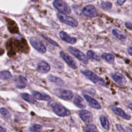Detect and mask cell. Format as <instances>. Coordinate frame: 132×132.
<instances>
[{
    "label": "cell",
    "instance_id": "obj_1",
    "mask_svg": "<svg viewBox=\"0 0 132 132\" xmlns=\"http://www.w3.org/2000/svg\"><path fill=\"white\" fill-rule=\"evenodd\" d=\"M48 105L52 108L53 112L59 117H64L71 114L70 111L59 103L52 101L49 103Z\"/></svg>",
    "mask_w": 132,
    "mask_h": 132
},
{
    "label": "cell",
    "instance_id": "obj_2",
    "mask_svg": "<svg viewBox=\"0 0 132 132\" xmlns=\"http://www.w3.org/2000/svg\"><path fill=\"white\" fill-rule=\"evenodd\" d=\"M80 72L84 75H85L88 79L90 80L94 84L100 85L103 87H107L106 83L104 79L98 76L94 72L88 70L82 71L81 70Z\"/></svg>",
    "mask_w": 132,
    "mask_h": 132
},
{
    "label": "cell",
    "instance_id": "obj_3",
    "mask_svg": "<svg viewBox=\"0 0 132 132\" xmlns=\"http://www.w3.org/2000/svg\"><path fill=\"white\" fill-rule=\"evenodd\" d=\"M53 5L56 9L61 12L67 14L71 12V9L69 6L62 0H54Z\"/></svg>",
    "mask_w": 132,
    "mask_h": 132
},
{
    "label": "cell",
    "instance_id": "obj_4",
    "mask_svg": "<svg viewBox=\"0 0 132 132\" xmlns=\"http://www.w3.org/2000/svg\"><path fill=\"white\" fill-rule=\"evenodd\" d=\"M54 93L59 98L66 101L71 100L74 96L72 91L63 89H57L54 90Z\"/></svg>",
    "mask_w": 132,
    "mask_h": 132
},
{
    "label": "cell",
    "instance_id": "obj_5",
    "mask_svg": "<svg viewBox=\"0 0 132 132\" xmlns=\"http://www.w3.org/2000/svg\"><path fill=\"white\" fill-rule=\"evenodd\" d=\"M57 16L62 23L72 27H76L78 25V22L74 18L68 16L62 13H57Z\"/></svg>",
    "mask_w": 132,
    "mask_h": 132
},
{
    "label": "cell",
    "instance_id": "obj_6",
    "mask_svg": "<svg viewBox=\"0 0 132 132\" xmlns=\"http://www.w3.org/2000/svg\"><path fill=\"white\" fill-rule=\"evenodd\" d=\"M29 41L31 46L39 52L45 53L46 52V48L44 44L37 38L30 37L29 38Z\"/></svg>",
    "mask_w": 132,
    "mask_h": 132
},
{
    "label": "cell",
    "instance_id": "obj_7",
    "mask_svg": "<svg viewBox=\"0 0 132 132\" xmlns=\"http://www.w3.org/2000/svg\"><path fill=\"white\" fill-rule=\"evenodd\" d=\"M68 49L70 51V52L80 61L85 64H87L88 63V60L86 55L79 50L72 46H69L68 47Z\"/></svg>",
    "mask_w": 132,
    "mask_h": 132
},
{
    "label": "cell",
    "instance_id": "obj_8",
    "mask_svg": "<svg viewBox=\"0 0 132 132\" xmlns=\"http://www.w3.org/2000/svg\"><path fill=\"white\" fill-rule=\"evenodd\" d=\"M81 12L85 16L87 17L93 18L97 16V12L95 8L91 5L84 7L81 10Z\"/></svg>",
    "mask_w": 132,
    "mask_h": 132
},
{
    "label": "cell",
    "instance_id": "obj_9",
    "mask_svg": "<svg viewBox=\"0 0 132 132\" xmlns=\"http://www.w3.org/2000/svg\"><path fill=\"white\" fill-rule=\"evenodd\" d=\"M14 82L16 88L23 89L27 86L28 80L22 75H15L14 77Z\"/></svg>",
    "mask_w": 132,
    "mask_h": 132
},
{
    "label": "cell",
    "instance_id": "obj_10",
    "mask_svg": "<svg viewBox=\"0 0 132 132\" xmlns=\"http://www.w3.org/2000/svg\"><path fill=\"white\" fill-rule=\"evenodd\" d=\"M78 114L80 119L87 123H90L93 121V114L87 110H80L78 111Z\"/></svg>",
    "mask_w": 132,
    "mask_h": 132
},
{
    "label": "cell",
    "instance_id": "obj_11",
    "mask_svg": "<svg viewBox=\"0 0 132 132\" xmlns=\"http://www.w3.org/2000/svg\"><path fill=\"white\" fill-rule=\"evenodd\" d=\"M60 55L61 57L64 59V60L71 68L73 69H76L77 68V65L75 61H74L73 58L68 54L64 52L63 51H60Z\"/></svg>",
    "mask_w": 132,
    "mask_h": 132
},
{
    "label": "cell",
    "instance_id": "obj_12",
    "mask_svg": "<svg viewBox=\"0 0 132 132\" xmlns=\"http://www.w3.org/2000/svg\"><path fill=\"white\" fill-rule=\"evenodd\" d=\"M112 79L118 84L123 86L126 83V79L123 74L119 72H113L111 73Z\"/></svg>",
    "mask_w": 132,
    "mask_h": 132
},
{
    "label": "cell",
    "instance_id": "obj_13",
    "mask_svg": "<svg viewBox=\"0 0 132 132\" xmlns=\"http://www.w3.org/2000/svg\"><path fill=\"white\" fill-rule=\"evenodd\" d=\"M59 36L60 38L63 41L71 44H74L77 42V38L74 37L70 36L67 33L64 32V31H60L59 32Z\"/></svg>",
    "mask_w": 132,
    "mask_h": 132
},
{
    "label": "cell",
    "instance_id": "obj_14",
    "mask_svg": "<svg viewBox=\"0 0 132 132\" xmlns=\"http://www.w3.org/2000/svg\"><path fill=\"white\" fill-rule=\"evenodd\" d=\"M51 69V67L50 64L44 60L40 61L37 65V71L38 72L41 73H46Z\"/></svg>",
    "mask_w": 132,
    "mask_h": 132
},
{
    "label": "cell",
    "instance_id": "obj_15",
    "mask_svg": "<svg viewBox=\"0 0 132 132\" xmlns=\"http://www.w3.org/2000/svg\"><path fill=\"white\" fill-rule=\"evenodd\" d=\"M83 96L85 99L86 100V101L88 103L89 105L91 106L92 108L96 109H101V106L100 104L95 99L87 94H84Z\"/></svg>",
    "mask_w": 132,
    "mask_h": 132
},
{
    "label": "cell",
    "instance_id": "obj_16",
    "mask_svg": "<svg viewBox=\"0 0 132 132\" xmlns=\"http://www.w3.org/2000/svg\"><path fill=\"white\" fill-rule=\"evenodd\" d=\"M111 110L112 111L119 117H121V118L126 120H129L131 118L130 116L126 113L121 108L116 107H112Z\"/></svg>",
    "mask_w": 132,
    "mask_h": 132
},
{
    "label": "cell",
    "instance_id": "obj_17",
    "mask_svg": "<svg viewBox=\"0 0 132 132\" xmlns=\"http://www.w3.org/2000/svg\"><path fill=\"white\" fill-rule=\"evenodd\" d=\"M31 93H32V95H33V96L35 98H36L38 100L48 101L51 99V97L50 95H48L47 94L41 93L36 91H32L31 92Z\"/></svg>",
    "mask_w": 132,
    "mask_h": 132
},
{
    "label": "cell",
    "instance_id": "obj_18",
    "mask_svg": "<svg viewBox=\"0 0 132 132\" xmlns=\"http://www.w3.org/2000/svg\"><path fill=\"white\" fill-rule=\"evenodd\" d=\"M74 104L80 108H85L86 107V105L82 98L79 95L76 94L74 98Z\"/></svg>",
    "mask_w": 132,
    "mask_h": 132
},
{
    "label": "cell",
    "instance_id": "obj_19",
    "mask_svg": "<svg viewBox=\"0 0 132 132\" xmlns=\"http://www.w3.org/2000/svg\"><path fill=\"white\" fill-rule=\"evenodd\" d=\"M112 33L113 35V36L116 37L118 39H119L120 41H125L126 40V36L123 34L121 31L118 30V29L114 28L112 30Z\"/></svg>",
    "mask_w": 132,
    "mask_h": 132
},
{
    "label": "cell",
    "instance_id": "obj_20",
    "mask_svg": "<svg viewBox=\"0 0 132 132\" xmlns=\"http://www.w3.org/2000/svg\"><path fill=\"white\" fill-rule=\"evenodd\" d=\"M100 121L102 127L106 130L109 129V123L108 119L104 115H101L100 117Z\"/></svg>",
    "mask_w": 132,
    "mask_h": 132
},
{
    "label": "cell",
    "instance_id": "obj_21",
    "mask_svg": "<svg viewBox=\"0 0 132 132\" xmlns=\"http://www.w3.org/2000/svg\"><path fill=\"white\" fill-rule=\"evenodd\" d=\"M48 79L51 81L53 82L57 85L59 86H62L64 84V81L59 77H56L55 76H53L52 75H49L47 77Z\"/></svg>",
    "mask_w": 132,
    "mask_h": 132
},
{
    "label": "cell",
    "instance_id": "obj_22",
    "mask_svg": "<svg viewBox=\"0 0 132 132\" xmlns=\"http://www.w3.org/2000/svg\"><path fill=\"white\" fill-rule=\"evenodd\" d=\"M20 96L24 101L30 104H34L35 103V100L34 97L27 93H22L20 94Z\"/></svg>",
    "mask_w": 132,
    "mask_h": 132
},
{
    "label": "cell",
    "instance_id": "obj_23",
    "mask_svg": "<svg viewBox=\"0 0 132 132\" xmlns=\"http://www.w3.org/2000/svg\"><path fill=\"white\" fill-rule=\"evenodd\" d=\"M102 58L109 63H112L114 61V56L110 53H103L102 55Z\"/></svg>",
    "mask_w": 132,
    "mask_h": 132
},
{
    "label": "cell",
    "instance_id": "obj_24",
    "mask_svg": "<svg viewBox=\"0 0 132 132\" xmlns=\"http://www.w3.org/2000/svg\"><path fill=\"white\" fill-rule=\"evenodd\" d=\"M85 130L86 132H99L97 127L95 125L92 124L86 125L85 126Z\"/></svg>",
    "mask_w": 132,
    "mask_h": 132
},
{
    "label": "cell",
    "instance_id": "obj_25",
    "mask_svg": "<svg viewBox=\"0 0 132 132\" xmlns=\"http://www.w3.org/2000/svg\"><path fill=\"white\" fill-rule=\"evenodd\" d=\"M11 77L12 75L8 71H2L0 72V78L2 80H7Z\"/></svg>",
    "mask_w": 132,
    "mask_h": 132
},
{
    "label": "cell",
    "instance_id": "obj_26",
    "mask_svg": "<svg viewBox=\"0 0 132 132\" xmlns=\"http://www.w3.org/2000/svg\"><path fill=\"white\" fill-rule=\"evenodd\" d=\"M1 115L6 120H9L11 118V114L9 111L4 107H1L0 109Z\"/></svg>",
    "mask_w": 132,
    "mask_h": 132
},
{
    "label": "cell",
    "instance_id": "obj_27",
    "mask_svg": "<svg viewBox=\"0 0 132 132\" xmlns=\"http://www.w3.org/2000/svg\"><path fill=\"white\" fill-rule=\"evenodd\" d=\"M87 55L89 58L91 59L92 60H94L96 61H99L100 60V57L93 51H91V50L88 51L87 52Z\"/></svg>",
    "mask_w": 132,
    "mask_h": 132
},
{
    "label": "cell",
    "instance_id": "obj_28",
    "mask_svg": "<svg viewBox=\"0 0 132 132\" xmlns=\"http://www.w3.org/2000/svg\"><path fill=\"white\" fill-rule=\"evenodd\" d=\"M42 129V126L37 124H34L29 127V130L31 132H40Z\"/></svg>",
    "mask_w": 132,
    "mask_h": 132
},
{
    "label": "cell",
    "instance_id": "obj_29",
    "mask_svg": "<svg viewBox=\"0 0 132 132\" xmlns=\"http://www.w3.org/2000/svg\"><path fill=\"white\" fill-rule=\"evenodd\" d=\"M101 7L102 9L105 10H109L112 7V4L109 2H103L101 3Z\"/></svg>",
    "mask_w": 132,
    "mask_h": 132
},
{
    "label": "cell",
    "instance_id": "obj_30",
    "mask_svg": "<svg viewBox=\"0 0 132 132\" xmlns=\"http://www.w3.org/2000/svg\"><path fill=\"white\" fill-rule=\"evenodd\" d=\"M42 37H43L44 39H45L47 41H48L50 43L52 44V45H54V46H58V44L55 41L52 40L51 39H50V38H48V37H46V36H44L43 35H42Z\"/></svg>",
    "mask_w": 132,
    "mask_h": 132
},
{
    "label": "cell",
    "instance_id": "obj_31",
    "mask_svg": "<svg viewBox=\"0 0 132 132\" xmlns=\"http://www.w3.org/2000/svg\"><path fill=\"white\" fill-rule=\"evenodd\" d=\"M116 128L117 129V130L119 131V132H128L127 130H126L124 128H123V127L119 124H117L116 125Z\"/></svg>",
    "mask_w": 132,
    "mask_h": 132
},
{
    "label": "cell",
    "instance_id": "obj_32",
    "mask_svg": "<svg viewBox=\"0 0 132 132\" xmlns=\"http://www.w3.org/2000/svg\"><path fill=\"white\" fill-rule=\"evenodd\" d=\"M125 26L126 27L130 30H132V23L129 22H126L125 23Z\"/></svg>",
    "mask_w": 132,
    "mask_h": 132
},
{
    "label": "cell",
    "instance_id": "obj_33",
    "mask_svg": "<svg viewBox=\"0 0 132 132\" xmlns=\"http://www.w3.org/2000/svg\"><path fill=\"white\" fill-rule=\"evenodd\" d=\"M127 0H117V3L119 6H122Z\"/></svg>",
    "mask_w": 132,
    "mask_h": 132
},
{
    "label": "cell",
    "instance_id": "obj_34",
    "mask_svg": "<svg viewBox=\"0 0 132 132\" xmlns=\"http://www.w3.org/2000/svg\"><path fill=\"white\" fill-rule=\"evenodd\" d=\"M127 51L128 54L129 55H130L131 56H132V46H129L127 49Z\"/></svg>",
    "mask_w": 132,
    "mask_h": 132
},
{
    "label": "cell",
    "instance_id": "obj_35",
    "mask_svg": "<svg viewBox=\"0 0 132 132\" xmlns=\"http://www.w3.org/2000/svg\"><path fill=\"white\" fill-rule=\"evenodd\" d=\"M6 129L4 127H3V126H1L0 127V131L1 132H6Z\"/></svg>",
    "mask_w": 132,
    "mask_h": 132
},
{
    "label": "cell",
    "instance_id": "obj_36",
    "mask_svg": "<svg viewBox=\"0 0 132 132\" xmlns=\"http://www.w3.org/2000/svg\"><path fill=\"white\" fill-rule=\"evenodd\" d=\"M126 129L128 132H132V128L129 126H126Z\"/></svg>",
    "mask_w": 132,
    "mask_h": 132
},
{
    "label": "cell",
    "instance_id": "obj_37",
    "mask_svg": "<svg viewBox=\"0 0 132 132\" xmlns=\"http://www.w3.org/2000/svg\"><path fill=\"white\" fill-rule=\"evenodd\" d=\"M127 107H128L130 110H131L132 111V103L128 104V105H127Z\"/></svg>",
    "mask_w": 132,
    "mask_h": 132
},
{
    "label": "cell",
    "instance_id": "obj_38",
    "mask_svg": "<svg viewBox=\"0 0 132 132\" xmlns=\"http://www.w3.org/2000/svg\"><path fill=\"white\" fill-rule=\"evenodd\" d=\"M73 1H74V2H80V1H81L82 0H73Z\"/></svg>",
    "mask_w": 132,
    "mask_h": 132
},
{
    "label": "cell",
    "instance_id": "obj_39",
    "mask_svg": "<svg viewBox=\"0 0 132 132\" xmlns=\"http://www.w3.org/2000/svg\"><path fill=\"white\" fill-rule=\"evenodd\" d=\"M30 1H31L32 2H35V1H36L37 0H30Z\"/></svg>",
    "mask_w": 132,
    "mask_h": 132
}]
</instances>
